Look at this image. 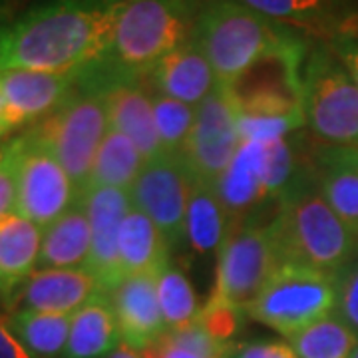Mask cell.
<instances>
[{
  "mask_svg": "<svg viewBox=\"0 0 358 358\" xmlns=\"http://www.w3.org/2000/svg\"><path fill=\"white\" fill-rule=\"evenodd\" d=\"M313 173L322 197L358 235V166L348 148H313Z\"/></svg>",
  "mask_w": 358,
  "mask_h": 358,
  "instance_id": "d6986e66",
  "label": "cell"
},
{
  "mask_svg": "<svg viewBox=\"0 0 358 358\" xmlns=\"http://www.w3.org/2000/svg\"><path fill=\"white\" fill-rule=\"evenodd\" d=\"M271 229L281 265H303L336 277L358 257V235L322 197L313 169L282 197Z\"/></svg>",
  "mask_w": 358,
  "mask_h": 358,
  "instance_id": "7a4b0ae2",
  "label": "cell"
},
{
  "mask_svg": "<svg viewBox=\"0 0 358 358\" xmlns=\"http://www.w3.org/2000/svg\"><path fill=\"white\" fill-rule=\"evenodd\" d=\"M303 112L320 145L358 148V86L324 40L313 42L303 68Z\"/></svg>",
  "mask_w": 358,
  "mask_h": 358,
  "instance_id": "5b68a950",
  "label": "cell"
},
{
  "mask_svg": "<svg viewBox=\"0 0 358 358\" xmlns=\"http://www.w3.org/2000/svg\"><path fill=\"white\" fill-rule=\"evenodd\" d=\"M293 34L296 30L257 13L245 0H199L192 38L213 66L219 84L229 88Z\"/></svg>",
  "mask_w": 358,
  "mask_h": 358,
  "instance_id": "3957f363",
  "label": "cell"
},
{
  "mask_svg": "<svg viewBox=\"0 0 358 358\" xmlns=\"http://www.w3.org/2000/svg\"><path fill=\"white\" fill-rule=\"evenodd\" d=\"M143 166H145V159L136 148V143L122 131L110 128L96 154L86 189L115 187V189L131 192Z\"/></svg>",
  "mask_w": 358,
  "mask_h": 358,
  "instance_id": "d4e9b609",
  "label": "cell"
},
{
  "mask_svg": "<svg viewBox=\"0 0 358 358\" xmlns=\"http://www.w3.org/2000/svg\"><path fill=\"white\" fill-rule=\"evenodd\" d=\"M102 293L100 282L88 268H36L16 287L8 308L74 315Z\"/></svg>",
  "mask_w": 358,
  "mask_h": 358,
  "instance_id": "9a60e30c",
  "label": "cell"
},
{
  "mask_svg": "<svg viewBox=\"0 0 358 358\" xmlns=\"http://www.w3.org/2000/svg\"><path fill=\"white\" fill-rule=\"evenodd\" d=\"M120 0H44L0 20V72H78L106 56Z\"/></svg>",
  "mask_w": 358,
  "mask_h": 358,
  "instance_id": "6da1fadb",
  "label": "cell"
},
{
  "mask_svg": "<svg viewBox=\"0 0 358 358\" xmlns=\"http://www.w3.org/2000/svg\"><path fill=\"white\" fill-rule=\"evenodd\" d=\"M92 225V251L88 268L103 293H112L124 279L117 255L120 225L131 207L129 192L115 187H90L82 193Z\"/></svg>",
  "mask_w": 358,
  "mask_h": 358,
  "instance_id": "4fadbf2b",
  "label": "cell"
},
{
  "mask_svg": "<svg viewBox=\"0 0 358 358\" xmlns=\"http://www.w3.org/2000/svg\"><path fill=\"white\" fill-rule=\"evenodd\" d=\"M8 320L16 336L34 357L62 358L70 336L72 315L13 310Z\"/></svg>",
  "mask_w": 358,
  "mask_h": 358,
  "instance_id": "484cf974",
  "label": "cell"
},
{
  "mask_svg": "<svg viewBox=\"0 0 358 358\" xmlns=\"http://www.w3.org/2000/svg\"><path fill=\"white\" fill-rule=\"evenodd\" d=\"M16 205V179L10 141L0 145V219L14 211Z\"/></svg>",
  "mask_w": 358,
  "mask_h": 358,
  "instance_id": "836d02e7",
  "label": "cell"
},
{
  "mask_svg": "<svg viewBox=\"0 0 358 358\" xmlns=\"http://www.w3.org/2000/svg\"><path fill=\"white\" fill-rule=\"evenodd\" d=\"M241 141H271L307 128L305 115H255L237 112Z\"/></svg>",
  "mask_w": 358,
  "mask_h": 358,
  "instance_id": "f546056e",
  "label": "cell"
},
{
  "mask_svg": "<svg viewBox=\"0 0 358 358\" xmlns=\"http://www.w3.org/2000/svg\"><path fill=\"white\" fill-rule=\"evenodd\" d=\"M336 277L317 268L287 263L277 268L247 315L291 338L313 322L333 315Z\"/></svg>",
  "mask_w": 358,
  "mask_h": 358,
  "instance_id": "52a82bcc",
  "label": "cell"
},
{
  "mask_svg": "<svg viewBox=\"0 0 358 358\" xmlns=\"http://www.w3.org/2000/svg\"><path fill=\"white\" fill-rule=\"evenodd\" d=\"M42 233L44 229L40 225L16 211L0 219V275L6 285L8 301L16 287L38 268Z\"/></svg>",
  "mask_w": 358,
  "mask_h": 358,
  "instance_id": "603a6c76",
  "label": "cell"
},
{
  "mask_svg": "<svg viewBox=\"0 0 358 358\" xmlns=\"http://www.w3.org/2000/svg\"><path fill=\"white\" fill-rule=\"evenodd\" d=\"M257 13L313 40L338 38L358 26V0H245Z\"/></svg>",
  "mask_w": 358,
  "mask_h": 358,
  "instance_id": "e0dca14e",
  "label": "cell"
},
{
  "mask_svg": "<svg viewBox=\"0 0 358 358\" xmlns=\"http://www.w3.org/2000/svg\"><path fill=\"white\" fill-rule=\"evenodd\" d=\"M213 294L247 313L281 267L271 221H247L227 233L219 251Z\"/></svg>",
  "mask_w": 358,
  "mask_h": 358,
  "instance_id": "ba28073f",
  "label": "cell"
},
{
  "mask_svg": "<svg viewBox=\"0 0 358 358\" xmlns=\"http://www.w3.org/2000/svg\"><path fill=\"white\" fill-rule=\"evenodd\" d=\"M192 183V171L183 157L162 154L145 162L129 192L131 205L154 221L171 247L185 243Z\"/></svg>",
  "mask_w": 358,
  "mask_h": 358,
  "instance_id": "30bf717a",
  "label": "cell"
},
{
  "mask_svg": "<svg viewBox=\"0 0 358 358\" xmlns=\"http://www.w3.org/2000/svg\"><path fill=\"white\" fill-rule=\"evenodd\" d=\"M122 346L110 294H98L72 315L62 358H108Z\"/></svg>",
  "mask_w": 358,
  "mask_h": 358,
  "instance_id": "7402d4cb",
  "label": "cell"
},
{
  "mask_svg": "<svg viewBox=\"0 0 358 358\" xmlns=\"http://www.w3.org/2000/svg\"><path fill=\"white\" fill-rule=\"evenodd\" d=\"M110 301L124 346L143 352L169 333L157 301L155 275L124 277Z\"/></svg>",
  "mask_w": 358,
  "mask_h": 358,
  "instance_id": "2e32d148",
  "label": "cell"
},
{
  "mask_svg": "<svg viewBox=\"0 0 358 358\" xmlns=\"http://www.w3.org/2000/svg\"><path fill=\"white\" fill-rule=\"evenodd\" d=\"M10 131H14L13 122H10V115H8V110H6V102L2 98V92H0V140L4 136H8Z\"/></svg>",
  "mask_w": 358,
  "mask_h": 358,
  "instance_id": "f35d334b",
  "label": "cell"
},
{
  "mask_svg": "<svg viewBox=\"0 0 358 358\" xmlns=\"http://www.w3.org/2000/svg\"><path fill=\"white\" fill-rule=\"evenodd\" d=\"M0 358H38L22 345L4 315H0Z\"/></svg>",
  "mask_w": 358,
  "mask_h": 358,
  "instance_id": "8d00e7d4",
  "label": "cell"
},
{
  "mask_svg": "<svg viewBox=\"0 0 358 358\" xmlns=\"http://www.w3.org/2000/svg\"><path fill=\"white\" fill-rule=\"evenodd\" d=\"M243 310L235 308L229 303L221 301L219 296L211 294V299L201 307L197 322L203 327L213 338H217L225 345H233V338L243 327Z\"/></svg>",
  "mask_w": 358,
  "mask_h": 358,
  "instance_id": "4dcf8cb0",
  "label": "cell"
},
{
  "mask_svg": "<svg viewBox=\"0 0 358 358\" xmlns=\"http://www.w3.org/2000/svg\"><path fill=\"white\" fill-rule=\"evenodd\" d=\"M157 301L167 331H178L197 320L201 307L189 277L183 268L169 263L155 275Z\"/></svg>",
  "mask_w": 358,
  "mask_h": 358,
  "instance_id": "83f0119b",
  "label": "cell"
},
{
  "mask_svg": "<svg viewBox=\"0 0 358 358\" xmlns=\"http://www.w3.org/2000/svg\"><path fill=\"white\" fill-rule=\"evenodd\" d=\"M350 358H358V346H357V348H355V352L350 355Z\"/></svg>",
  "mask_w": 358,
  "mask_h": 358,
  "instance_id": "7bdbcfd3",
  "label": "cell"
},
{
  "mask_svg": "<svg viewBox=\"0 0 358 358\" xmlns=\"http://www.w3.org/2000/svg\"><path fill=\"white\" fill-rule=\"evenodd\" d=\"M108 129L110 122L103 94L78 82L76 92L26 134L62 164L82 195Z\"/></svg>",
  "mask_w": 358,
  "mask_h": 358,
  "instance_id": "8992f818",
  "label": "cell"
},
{
  "mask_svg": "<svg viewBox=\"0 0 358 358\" xmlns=\"http://www.w3.org/2000/svg\"><path fill=\"white\" fill-rule=\"evenodd\" d=\"M78 72L6 70L0 72V92L14 129L36 124L58 110L76 92Z\"/></svg>",
  "mask_w": 358,
  "mask_h": 358,
  "instance_id": "5bb4252c",
  "label": "cell"
},
{
  "mask_svg": "<svg viewBox=\"0 0 358 358\" xmlns=\"http://www.w3.org/2000/svg\"><path fill=\"white\" fill-rule=\"evenodd\" d=\"M227 233L229 221L219 201L215 185L193 179L185 215V243L197 255H219Z\"/></svg>",
  "mask_w": 358,
  "mask_h": 358,
  "instance_id": "cb8c5ba5",
  "label": "cell"
},
{
  "mask_svg": "<svg viewBox=\"0 0 358 358\" xmlns=\"http://www.w3.org/2000/svg\"><path fill=\"white\" fill-rule=\"evenodd\" d=\"M108 358H143V357H141L138 350H134V348H129V346L122 345L120 348H117V350H114V352H112V355H110Z\"/></svg>",
  "mask_w": 358,
  "mask_h": 358,
  "instance_id": "ab89813d",
  "label": "cell"
},
{
  "mask_svg": "<svg viewBox=\"0 0 358 358\" xmlns=\"http://www.w3.org/2000/svg\"><path fill=\"white\" fill-rule=\"evenodd\" d=\"M219 201L225 209L229 231L247 221L263 219L265 211L275 213L263 171V141H241L235 157L215 183Z\"/></svg>",
  "mask_w": 358,
  "mask_h": 358,
  "instance_id": "7c38bea8",
  "label": "cell"
},
{
  "mask_svg": "<svg viewBox=\"0 0 358 358\" xmlns=\"http://www.w3.org/2000/svg\"><path fill=\"white\" fill-rule=\"evenodd\" d=\"M0 301L6 305V301H8V293H6V285H4V279H2V275H0Z\"/></svg>",
  "mask_w": 358,
  "mask_h": 358,
  "instance_id": "60d3db41",
  "label": "cell"
},
{
  "mask_svg": "<svg viewBox=\"0 0 358 358\" xmlns=\"http://www.w3.org/2000/svg\"><path fill=\"white\" fill-rule=\"evenodd\" d=\"M229 358H299L293 346L279 341H257L233 346Z\"/></svg>",
  "mask_w": 358,
  "mask_h": 358,
  "instance_id": "e575fe53",
  "label": "cell"
},
{
  "mask_svg": "<svg viewBox=\"0 0 358 358\" xmlns=\"http://www.w3.org/2000/svg\"><path fill=\"white\" fill-rule=\"evenodd\" d=\"M358 86V26L329 42Z\"/></svg>",
  "mask_w": 358,
  "mask_h": 358,
  "instance_id": "d590c367",
  "label": "cell"
},
{
  "mask_svg": "<svg viewBox=\"0 0 358 358\" xmlns=\"http://www.w3.org/2000/svg\"><path fill=\"white\" fill-rule=\"evenodd\" d=\"M167 338L176 345L183 346L187 350H192L201 358H229L231 350L235 345H225L217 338H213L211 334L205 331L203 327L195 320L192 324L178 329V331H169Z\"/></svg>",
  "mask_w": 358,
  "mask_h": 358,
  "instance_id": "1f68e13d",
  "label": "cell"
},
{
  "mask_svg": "<svg viewBox=\"0 0 358 358\" xmlns=\"http://www.w3.org/2000/svg\"><path fill=\"white\" fill-rule=\"evenodd\" d=\"M334 315H338L358 334V257L336 275Z\"/></svg>",
  "mask_w": 358,
  "mask_h": 358,
  "instance_id": "d6a6232c",
  "label": "cell"
},
{
  "mask_svg": "<svg viewBox=\"0 0 358 358\" xmlns=\"http://www.w3.org/2000/svg\"><path fill=\"white\" fill-rule=\"evenodd\" d=\"M10 150L16 179L14 211L46 229L82 195L62 164L28 134L14 138Z\"/></svg>",
  "mask_w": 358,
  "mask_h": 358,
  "instance_id": "9c48e42d",
  "label": "cell"
},
{
  "mask_svg": "<svg viewBox=\"0 0 358 358\" xmlns=\"http://www.w3.org/2000/svg\"><path fill=\"white\" fill-rule=\"evenodd\" d=\"M289 345L299 358H350L358 346V334L333 313L293 334Z\"/></svg>",
  "mask_w": 358,
  "mask_h": 358,
  "instance_id": "4316f807",
  "label": "cell"
},
{
  "mask_svg": "<svg viewBox=\"0 0 358 358\" xmlns=\"http://www.w3.org/2000/svg\"><path fill=\"white\" fill-rule=\"evenodd\" d=\"M145 82L154 92L193 108L219 86L213 66L193 38L164 56L145 74Z\"/></svg>",
  "mask_w": 358,
  "mask_h": 358,
  "instance_id": "ac0fdd59",
  "label": "cell"
},
{
  "mask_svg": "<svg viewBox=\"0 0 358 358\" xmlns=\"http://www.w3.org/2000/svg\"><path fill=\"white\" fill-rule=\"evenodd\" d=\"M152 90V88H150ZM155 128L164 154L183 157L195 124V108L152 90Z\"/></svg>",
  "mask_w": 358,
  "mask_h": 358,
  "instance_id": "f1b7e54d",
  "label": "cell"
},
{
  "mask_svg": "<svg viewBox=\"0 0 358 358\" xmlns=\"http://www.w3.org/2000/svg\"><path fill=\"white\" fill-rule=\"evenodd\" d=\"M350 150V157H352V162L358 166V148H348Z\"/></svg>",
  "mask_w": 358,
  "mask_h": 358,
  "instance_id": "b9f144b4",
  "label": "cell"
},
{
  "mask_svg": "<svg viewBox=\"0 0 358 358\" xmlns=\"http://www.w3.org/2000/svg\"><path fill=\"white\" fill-rule=\"evenodd\" d=\"M92 251V225L84 199L42 233L38 268H86Z\"/></svg>",
  "mask_w": 358,
  "mask_h": 358,
  "instance_id": "44dd1931",
  "label": "cell"
},
{
  "mask_svg": "<svg viewBox=\"0 0 358 358\" xmlns=\"http://www.w3.org/2000/svg\"><path fill=\"white\" fill-rule=\"evenodd\" d=\"M143 358H201L199 355H195L192 350L183 348V346L176 345L167 338V334L159 341L155 343L154 346H150L148 350L140 352Z\"/></svg>",
  "mask_w": 358,
  "mask_h": 358,
  "instance_id": "74e56055",
  "label": "cell"
},
{
  "mask_svg": "<svg viewBox=\"0 0 358 358\" xmlns=\"http://www.w3.org/2000/svg\"><path fill=\"white\" fill-rule=\"evenodd\" d=\"M117 255L124 277L157 275L171 263V245L154 221L131 205L120 225Z\"/></svg>",
  "mask_w": 358,
  "mask_h": 358,
  "instance_id": "ffe728a7",
  "label": "cell"
},
{
  "mask_svg": "<svg viewBox=\"0 0 358 358\" xmlns=\"http://www.w3.org/2000/svg\"><path fill=\"white\" fill-rule=\"evenodd\" d=\"M241 145L237 110L229 90L219 84L195 108V124L183 159L195 181L215 185Z\"/></svg>",
  "mask_w": 358,
  "mask_h": 358,
  "instance_id": "8fae6325",
  "label": "cell"
},
{
  "mask_svg": "<svg viewBox=\"0 0 358 358\" xmlns=\"http://www.w3.org/2000/svg\"><path fill=\"white\" fill-rule=\"evenodd\" d=\"M199 0H120L112 40L100 62L145 78L164 56L193 36Z\"/></svg>",
  "mask_w": 358,
  "mask_h": 358,
  "instance_id": "277c9868",
  "label": "cell"
}]
</instances>
